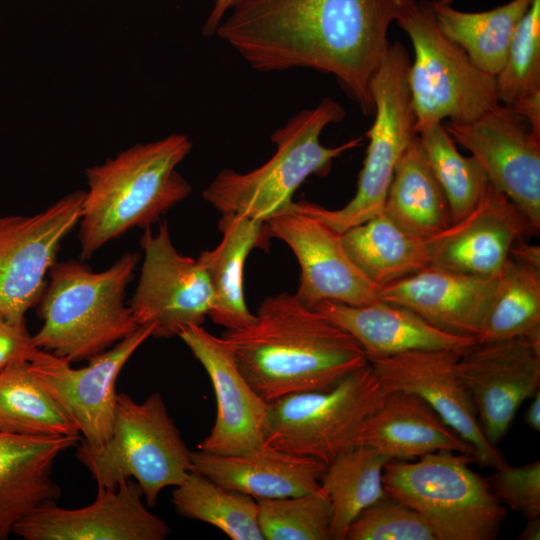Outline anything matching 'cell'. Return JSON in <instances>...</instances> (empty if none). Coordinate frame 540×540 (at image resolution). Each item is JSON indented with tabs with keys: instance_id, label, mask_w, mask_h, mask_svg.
<instances>
[{
	"instance_id": "obj_1",
	"label": "cell",
	"mask_w": 540,
	"mask_h": 540,
	"mask_svg": "<svg viewBox=\"0 0 540 540\" xmlns=\"http://www.w3.org/2000/svg\"><path fill=\"white\" fill-rule=\"evenodd\" d=\"M412 0H239L215 35L260 72L307 68L335 76L365 115L387 31Z\"/></svg>"
},
{
	"instance_id": "obj_43",
	"label": "cell",
	"mask_w": 540,
	"mask_h": 540,
	"mask_svg": "<svg viewBox=\"0 0 540 540\" xmlns=\"http://www.w3.org/2000/svg\"><path fill=\"white\" fill-rule=\"evenodd\" d=\"M524 419L526 424L534 431H540V391L539 389L532 396L525 413Z\"/></svg>"
},
{
	"instance_id": "obj_13",
	"label": "cell",
	"mask_w": 540,
	"mask_h": 540,
	"mask_svg": "<svg viewBox=\"0 0 540 540\" xmlns=\"http://www.w3.org/2000/svg\"><path fill=\"white\" fill-rule=\"evenodd\" d=\"M154 326L141 325L81 368L71 361L38 349L28 362L42 387L76 425L84 441L101 446L112 434L118 376L134 352L152 337Z\"/></svg>"
},
{
	"instance_id": "obj_41",
	"label": "cell",
	"mask_w": 540,
	"mask_h": 540,
	"mask_svg": "<svg viewBox=\"0 0 540 540\" xmlns=\"http://www.w3.org/2000/svg\"><path fill=\"white\" fill-rule=\"evenodd\" d=\"M238 1L239 0H215L213 8L203 26V35L206 37L215 35L216 30L225 18L226 13L231 10Z\"/></svg>"
},
{
	"instance_id": "obj_17",
	"label": "cell",
	"mask_w": 540,
	"mask_h": 540,
	"mask_svg": "<svg viewBox=\"0 0 540 540\" xmlns=\"http://www.w3.org/2000/svg\"><path fill=\"white\" fill-rule=\"evenodd\" d=\"M132 479L114 489L97 488L93 503L77 509L43 503L20 519L13 533L25 540H165L167 522L142 502Z\"/></svg>"
},
{
	"instance_id": "obj_19",
	"label": "cell",
	"mask_w": 540,
	"mask_h": 540,
	"mask_svg": "<svg viewBox=\"0 0 540 540\" xmlns=\"http://www.w3.org/2000/svg\"><path fill=\"white\" fill-rule=\"evenodd\" d=\"M538 232L521 209L490 183L468 214L426 240L429 265L480 278L496 277L512 246Z\"/></svg>"
},
{
	"instance_id": "obj_2",
	"label": "cell",
	"mask_w": 540,
	"mask_h": 540,
	"mask_svg": "<svg viewBox=\"0 0 540 540\" xmlns=\"http://www.w3.org/2000/svg\"><path fill=\"white\" fill-rule=\"evenodd\" d=\"M222 338L243 377L267 403L328 390L368 364L352 335L288 292L265 298L250 325L226 330Z\"/></svg>"
},
{
	"instance_id": "obj_36",
	"label": "cell",
	"mask_w": 540,
	"mask_h": 540,
	"mask_svg": "<svg viewBox=\"0 0 540 540\" xmlns=\"http://www.w3.org/2000/svg\"><path fill=\"white\" fill-rule=\"evenodd\" d=\"M495 82L499 102L511 108L540 93V0L521 19Z\"/></svg>"
},
{
	"instance_id": "obj_30",
	"label": "cell",
	"mask_w": 540,
	"mask_h": 540,
	"mask_svg": "<svg viewBox=\"0 0 540 540\" xmlns=\"http://www.w3.org/2000/svg\"><path fill=\"white\" fill-rule=\"evenodd\" d=\"M390 461L393 460L378 450L357 444L326 465L320 487L332 507L330 540H345L354 519L387 495L383 471Z\"/></svg>"
},
{
	"instance_id": "obj_3",
	"label": "cell",
	"mask_w": 540,
	"mask_h": 540,
	"mask_svg": "<svg viewBox=\"0 0 540 540\" xmlns=\"http://www.w3.org/2000/svg\"><path fill=\"white\" fill-rule=\"evenodd\" d=\"M191 149L187 135L172 133L87 168L78 224L80 258H91L133 228L150 227L187 198L192 188L177 167Z\"/></svg>"
},
{
	"instance_id": "obj_12",
	"label": "cell",
	"mask_w": 540,
	"mask_h": 540,
	"mask_svg": "<svg viewBox=\"0 0 540 540\" xmlns=\"http://www.w3.org/2000/svg\"><path fill=\"white\" fill-rule=\"evenodd\" d=\"M140 278L129 303L139 326L152 324V337L170 338L187 326L202 325L212 307V289L203 267L174 247L164 221L156 233L144 229Z\"/></svg>"
},
{
	"instance_id": "obj_42",
	"label": "cell",
	"mask_w": 540,
	"mask_h": 540,
	"mask_svg": "<svg viewBox=\"0 0 540 540\" xmlns=\"http://www.w3.org/2000/svg\"><path fill=\"white\" fill-rule=\"evenodd\" d=\"M510 258L540 268V247L531 245L527 239L518 240L511 248Z\"/></svg>"
},
{
	"instance_id": "obj_38",
	"label": "cell",
	"mask_w": 540,
	"mask_h": 540,
	"mask_svg": "<svg viewBox=\"0 0 540 540\" xmlns=\"http://www.w3.org/2000/svg\"><path fill=\"white\" fill-rule=\"evenodd\" d=\"M489 485L496 497L527 519L540 517V462L496 469Z\"/></svg>"
},
{
	"instance_id": "obj_4",
	"label": "cell",
	"mask_w": 540,
	"mask_h": 540,
	"mask_svg": "<svg viewBox=\"0 0 540 540\" xmlns=\"http://www.w3.org/2000/svg\"><path fill=\"white\" fill-rule=\"evenodd\" d=\"M139 260L138 253H124L100 272L75 259L56 261L37 305L43 324L32 335L35 346L77 362L133 333L139 325L125 296Z\"/></svg>"
},
{
	"instance_id": "obj_20",
	"label": "cell",
	"mask_w": 540,
	"mask_h": 540,
	"mask_svg": "<svg viewBox=\"0 0 540 540\" xmlns=\"http://www.w3.org/2000/svg\"><path fill=\"white\" fill-rule=\"evenodd\" d=\"M178 336L204 367L216 397L214 425L198 449L240 455L262 446L268 403L243 377L225 340L202 325L187 326Z\"/></svg>"
},
{
	"instance_id": "obj_16",
	"label": "cell",
	"mask_w": 540,
	"mask_h": 540,
	"mask_svg": "<svg viewBox=\"0 0 540 540\" xmlns=\"http://www.w3.org/2000/svg\"><path fill=\"white\" fill-rule=\"evenodd\" d=\"M265 223L270 237L286 243L298 260L295 295L301 303L314 308L322 301L363 306L378 300L379 287L352 262L341 234L322 220L291 207Z\"/></svg>"
},
{
	"instance_id": "obj_24",
	"label": "cell",
	"mask_w": 540,
	"mask_h": 540,
	"mask_svg": "<svg viewBox=\"0 0 540 540\" xmlns=\"http://www.w3.org/2000/svg\"><path fill=\"white\" fill-rule=\"evenodd\" d=\"M79 440L80 436L0 431V540H7L15 524L34 508L61 497L52 469L60 454Z\"/></svg>"
},
{
	"instance_id": "obj_10",
	"label": "cell",
	"mask_w": 540,
	"mask_h": 540,
	"mask_svg": "<svg viewBox=\"0 0 540 540\" xmlns=\"http://www.w3.org/2000/svg\"><path fill=\"white\" fill-rule=\"evenodd\" d=\"M386 394L368 363L328 390L277 398L268 403L264 444L327 465L356 445L361 427Z\"/></svg>"
},
{
	"instance_id": "obj_25",
	"label": "cell",
	"mask_w": 540,
	"mask_h": 540,
	"mask_svg": "<svg viewBox=\"0 0 540 540\" xmlns=\"http://www.w3.org/2000/svg\"><path fill=\"white\" fill-rule=\"evenodd\" d=\"M357 444L370 446L391 460L420 458L437 451L475 457L474 448L426 402L403 391L387 392L361 427Z\"/></svg>"
},
{
	"instance_id": "obj_37",
	"label": "cell",
	"mask_w": 540,
	"mask_h": 540,
	"mask_svg": "<svg viewBox=\"0 0 540 540\" xmlns=\"http://www.w3.org/2000/svg\"><path fill=\"white\" fill-rule=\"evenodd\" d=\"M345 540H437L424 518L386 495L351 523Z\"/></svg>"
},
{
	"instance_id": "obj_21",
	"label": "cell",
	"mask_w": 540,
	"mask_h": 540,
	"mask_svg": "<svg viewBox=\"0 0 540 540\" xmlns=\"http://www.w3.org/2000/svg\"><path fill=\"white\" fill-rule=\"evenodd\" d=\"M497 277L480 278L429 265L379 287L378 300L403 306L446 332L476 339Z\"/></svg>"
},
{
	"instance_id": "obj_35",
	"label": "cell",
	"mask_w": 540,
	"mask_h": 540,
	"mask_svg": "<svg viewBox=\"0 0 540 540\" xmlns=\"http://www.w3.org/2000/svg\"><path fill=\"white\" fill-rule=\"evenodd\" d=\"M256 501L264 540H330L332 507L321 487L298 496Z\"/></svg>"
},
{
	"instance_id": "obj_44",
	"label": "cell",
	"mask_w": 540,
	"mask_h": 540,
	"mask_svg": "<svg viewBox=\"0 0 540 540\" xmlns=\"http://www.w3.org/2000/svg\"><path fill=\"white\" fill-rule=\"evenodd\" d=\"M527 520L528 522L518 538L521 540H539L540 517Z\"/></svg>"
},
{
	"instance_id": "obj_39",
	"label": "cell",
	"mask_w": 540,
	"mask_h": 540,
	"mask_svg": "<svg viewBox=\"0 0 540 540\" xmlns=\"http://www.w3.org/2000/svg\"><path fill=\"white\" fill-rule=\"evenodd\" d=\"M38 349L25 324H14L0 317V371L30 361Z\"/></svg>"
},
{
	"instance_id": "obj_26",
	"label": "cell",
	"mask_w": 540,
	"mask_h": 540,
	"mask_svg": "<svg viewBox=\"0 0 540 540\" xmlns=\"http://www.w3.org/2000/svg\"><path fill=\"white\" fill-rule=\"evenodd\" d=\"M222 238L212 250L201 252L197 261L205 270L212 289L211 320L237 330L255 320L244 298L243 269L249 253L268 246L270 235L265 222L240 214H221L218 223Z\"/></svg>"
},
{
	"instance_id": "obj_40",
	"label": "cell",
	"mask_w": 540,
	"mask_h": 540,
	"mask_svg": "<svg viewBox=\"0 0 540 540\" xmlns=\"http://www.w3.org/2000/svg\"><path fill=\"white\" fill-rule=\"evenodd\" d=\"M512 109L528 122L531 132L540 137V93L526 98Z\"/></svg>"
},
{
	"instance_id": "obj_11",
	"label": "cell",
	"mask_w": 540,
	"mask_h": 540,
	"mask_svg": "<svg viewBox=\"0 0 540 540\" xmlns=\"http://www.w3.org/2000/svg\"><path fill=\"white\" fill-rule=\"evenodd\" d=\"M84 195L76 190L39 213L0 216V317L25 324L63 240L79 224Z\"/></svg>"
},
{
	"instance_id": "obj_28",
	"label": "cell",
	"mask_w": 540,
	"mask_h": 540,
	"mask_svg": "<svg viewBox=\"0 0 540 540\" xmlns=\"http://www.w3.org/2000/svg\"><path fill=\"white\" fill-rule=\"evenodd\" d=\"M439 30L484 72L496 76L532 0H512L484 12H463L453 0L429 1Z\"/></svg>"
},
{
	"instance_id": "obj_29",
	"label": "cell",
	"mask_w": 540,
	"mask_h": 540,
	"mask_svg": "<svg viewBox=\"0 0 540 540\" xmlns=\"http://www.w3.org/2000/svg\"><path fill=\"white\" fill-rule=\"evenodd\" d=\"M352 262L381 287L429 266L426 240L400 229L383 212L341 233Z\"/></svg>"
},
{
	"instance_id": "obj_14",
	"label": "cell",
	"mask_w": 540,
	"mask_h": 540,
	"mask_svg": "<svg viewBox=\"0 0 540 540\" xmlns=\"http://www.w3.org/2000/svg\"><path fill=\"white\" fill-rule=\"evenodd\" d=\"M486 439L496 446L540 384V338L476 342L456 363Z\"/></svg>"
},
{
	"instance_id": "obj_18",
	"label": "cell",
	"mask_w": 540,
	"mask_h": 540,
	"mask_svg": "<svg viewBox=\"0 0 540 540\" xmlns=\"http://www.w3.org/2000/svg\"><path fill=\"white\" fill-rule=\"evenodd\" d=\"M462 352L450 350L409 351L375 360L373 367L387 392L412 393L475 450L480 464L500 469L508 463L484 436L471 399L456 372Z\"/></svg>"
},
{
	"instance_id": "obj_7",
	"label": "cell",
	"mask_w": 540,
	"mask_h": 540,
	"mask_svg": "<svg viewBox=\"0 0 540 540\" xmlns=\"http://www.w3.org/2000/svg\"><path fill=\"white\" fill-rule=\"evenodd\" d=\"M475 457L437 451L415 462H388L383 486L388 496L418 512L437 540H494L506 517L489 482L469 464Z\"/></svg>"
},
{
	"instance_id": "obj_32",
	"label": "cell",
	"mask_w": 540,
	"mask_h": 540,
	"mask_svg": "<svg viewBox=\"0 0 540 540\" xmlns=\"http://www.w3.org/2000/svg\"><path fill=\"white\" fill-rule=\"evenodd\" d=\"M28 362L0 371V431L29 436H79L76 425L42 387Z\"/></svg>"
},
{
	"instance_id": "obj_31",
	"label": "cell",
	"mask_w": 540,
	"mask_h": 540,
	"mask_svg": "<svg viewBox=\"0 0 540 540\" xmlns=\"http://www.w3.org/2000/svg\"><path fill=\"white\" fill-rule=\"evenodd\" d=\"M540 338V268L509 257L476 342Z\"/></svg>"
},
{
	"instance_id": "obj_34",
	"label": "cell",
	"mask_w": 540,
	"mask_h": 540,
	"mask_svg": "<svg viewBox=\"0 0 540 540\" xmlns=\"http://www.w3.org/2000/svg\"><path fill=\"white\" fill-rule=\"evenodd\" d=\"M428 163L448 200L452 223L468 214L482 199L489 179L473 157L463 156L442 123L418 131Z\"/></svg>"
},
{
	"instance_id": "obj_9",
	"label": "cell",
	"mask_w": 540,
	"mask_h": 540,
	"mask_svg": "<svg viewBox=\"0 0 540 540\" xmlns=\"http://www.w3.org/2000/svg\"><path fill=\"white\" fill-rule=\"evenodd\" d=\"M395 21L414 49L408 83L417 133L444 119L471 122L500 104L495 77L439 30L429 1H410Z\"/></svg>"
},
{
	"instance_id": "obj_33",
	"label": "cell",
	"mask_w": 540,
	"mask_h": 540,
	"mask_svg": "<svg viewBox=\"0 0 540 540\" xmlns=\"http://www.w3.org/2000/svg\"><path fill=\"white\" fill-rule=\"evenodd\" d=\"M172 502L179 515L210 524L232 540H264L256 499L198 472L190 471L175 486Z\"/></svg>"
},
{
	"instance_id": "obj_15",
	"label": "cell",
	"mask_w": 540,
	"mask_h": 540,
	"mask_svg": "<svg viewBox=\"0 0 540 540\" xmlns=\"http://www.w3.org/2000/svg\"><path fill=\"white\" fill-rule=\"evenodd\" d=\"M506 195L540 229V137L512 108L497 105L468 123L444 126Z\"/></svg>"
},
{
	"instance_id": "obj_27",
	"label": "cell",
	"mask_w": 540,
	"mask_h": 540,
	"mask_svg": "<svg viewBox=\"0 0 540 540\" xmlns=\"http://www.w3.org/2000/svg\"><path fill=\"white\" fill-rule=\"evenodd\" d=\"M382 212L400 229L423 240L441 233L452 223L448 200L418 135L396 165Z\"/></svg>"
},
{
	"instance_id": "obj_5",
	"label": "cell",
	"mask_w": 540,
	"mask_h": 540,
	"mask_svg": "<svg viewBox=\"0 0 540 540\" xmlns=\"http://www.w3.org/2000/svg\"><path fill=\"white\" fill-rule=\"evenodd\" d=\"M344 117V108L330 97L298 112L271 135L276 151L267 162L246 173L222 170L203 190V198L221 214L262 222L290 209L308 177L327 175L336 158L361 145L362 137L336 147L321 143L323 130Z\"/></svg>"
},
{
	"instance_id": "obj_23",
	"label": "cell",
	"mask_w": 540,
	"mask_h": 540,
	"mask_svg": "<svg viewBox=\"0 0 540 540\" xmlns=\"http://www.w3.org/2000/svg\"><path fill=\"white\" fill-rule=\"evenodd\" d=\"M326 464L263 444L240 455L191 452V471L254 499L293 497L317 490Z\"/></svg>"
},
{
	"instance_id": "obj_6",
	"label": "cell",
	"mask_w": 540,
	"mask_h": 540,
	"mask_svg": "<svg viewBox=\"0 0 540 540\" xmlns=\"http://www.w3.org/2000/svg\"><path fill=\"white\" fill-rule=\"evenodd\" d=\"M191 452L159 392L142 403L120 392L109 440L101 446L81 440L75 453L97 488L114 489L134 479L146 505L155 507L160 492L191 471Z\"/></svg>"
},
{
	"instance_id": "obj_22",
	"label": "cell",
	"mask_w": 540,
	"mask_h": 540,
	"mask_svg": "<svg viewBox=\"0 0 540 540\" xmlns=\"http://www.w3.org/2000/svg\"><path fill=\"white\" fill-rule=\"evenodd\" d=\"M314 309L352 335L368 363L409 351L463 352L476 343L474 337L446 332L403 306L381 300L363 306L322 301Z\"/></svg>"
},
{
	"instance_id": "obj_8",
	"label": "cell",
	"mask_w": 540,
	"mask_h": 540,
	"mask_svg": "<svg viewBox=\"0 0 540 540\" xmlns=\"http://www.w3.org/2000/svg\"><path fill=\"white\" fill-rule=\"evenodd\" d=\"M410 64L405 46L389 43L371 79L375 118L366 132L368 147L353 198L340 209L308 201L294 202L293 209L316 216L340 234L383 211L396 165L418 135L408 83Z\"/></svg>"
}]
</instances>
